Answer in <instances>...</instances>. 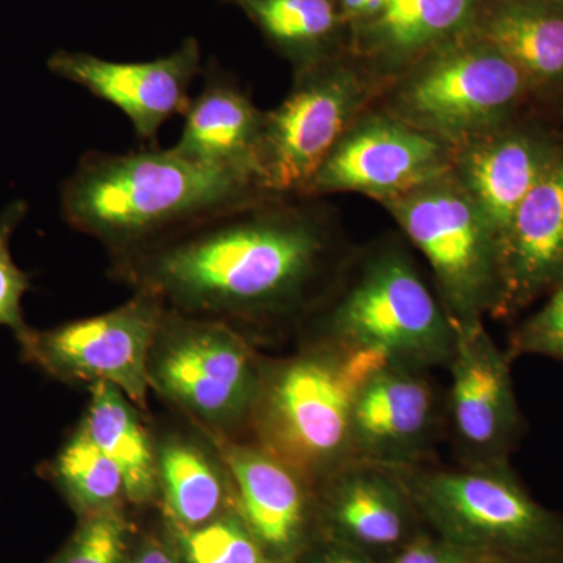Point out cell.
Listing matches in <instances>:
<instances>
[{"mask_svg":"<svg viewBox=\"0 0 563 563\" xmlns=\"http://www.w3.org/2000/svg\"><path fill=\"white\" fill-rule=\"evenodd\" d=\"M257 199L110 258L111 276L166 309L240 332L243 322L290 312L317 276L324 240L306 214Z\"/></svg>","mask_w":563,"mask_h":563,"instance_id":"obj_1","label":"cell"},{"mask_svg":"<svg viewBox=\"0 0 563 563\" xmlns=\"http://www.w3.org/2000/svg\"><path fill=\"white\" fill-rule=\"evenodd\" d=\"M272 192L247 177L184 157L174 147L110 154L88 151L63 181V220L110 258Z\"/></svg>","mask_w":563,"mask_h":563,"instance_id":"obj_2","label":"cell"},{"mask_svg":"<svg viewBox=\"0 0 563 563\" xmlns=\"http://www.w3.org/2000/svg\"><path fill=\"white\" fill-rule=\"evenodd\" d=\"M396 472L426 531L474 563H563V515L533 499L509 462Z\"/></svg>","mask_w":563,"mask_h":563,"instance_id":"obj_3","label":"cell"},{"mask_svg":"<svg viewBox=\"0 0 563 563\" xmlns=\"http://www.w3.org/2000/svg\"><path fill=\"white\" fill-rule=\"evenodd\" d=\"M387 361L332 342L265 363L252 415L255 443L317 485L352 461V409L363 380Z\"/></svg>","mask_w":563,"mask_h":563,"instance_id":"obj_4","label":"cell"},{"mask_svg":"<svg viewBox=\"0 0 563 563\" xmlns=\"http://www.w3.org/2000/svg\"><path fill=\"white\" fill-rule=\"evenodd\" d=\"M263 366L239 329L165 309L147 380L151 391L203 432L239 439L251 428Z\"/></svg>","mask_w":563,"mask_h":563,"instance_id":"obj_5","label":"cell"},{"mask_svg":"<svg viewBox=\"0 0 563 563\" xmlns=\"http://www.w3.org/2000/svg\"><path fill=\"white\" fill-rule=\"evenodd\" d=\"M329 333L328 342L422 372L450 363L457 328L409 263L385 258L333 310Z\"/></svg>","mask_w":563,"mask_h":563,"instance_id":"obj_6","label":"cell"},{"mask_svg":"<svg viewBox=\"0 0 563 563\" xmlns=\"http://www.w3.org/2000/svg\"><path fill=\"white\" fill-rule=\"evenodd\" d=\"M165 309L151 292L135 291L109 312L29 328L16 336L22 361L60 383L111 384L147 413V358Z\"/></svg>","mask_w":563,"mask_h":563,"instance_id":"obj_7","label":"cell"},{"mask_svg":"<svg viewBox=\"0 0 563 563\" xmlns=\"http://www.w3.org/2000/svg\"><path fill=\"white\" fill-rule=\"evenodd\" d=\"M402 228L442 285L455 325L479 324L504 298L498 243L468 198L450 190L420 192L396 207Z\"/></svg>","mask_w":563,"mask_h":563,"instance_id":"obj_8","label":"cell"},{"mask_svg":"<svg viewBox=\"0 0 563 563\" xmlns=\"http://www.w3.org/2000/svg\"><path fill=\"white\" fill-rule=\"evenodd\" d=\"M354 98L350 77L314 70L265 114L261 177L266 191H306L339 144Z\"/></svg>","mask_w":563,"mask_h":563,"instance_id":"obj_9","label":"cell"},{"mask_svg":"<svg viewBox=\"0 0 563 563\" xmlns=\"http://www.w3.org/2000/svg\"><path fill=\"white\" fill-rule=\"evenodd\" d=\"M207 435L231 472L239 512L269 561L295 562L320 537L313 484L258 443Z\"/></svg>","mask_w":563,"mask_h":563,"instance_id":"obj_10","label":"cell"},{"mask_svg":"<svg viewBox=\"0 0 563 563\" xmlns=\"http://www.w3.org/2000/svg\"><path fill=\"white\" fill-rule=\"evenodd\" d=\"M320 537L390 563L426 531L391 466L351 461L317 485Z\"/></svg>","mask_w":563,"mask_h":563,"instance_id":"obj_11","label":"cell"},{"mask_svg":"<svg viewBox=\"0 0 563 563\" xmlns=\"http://www.w3.org/2000/svg\"><path fill=\"white\" fill-rule=\"evenodd\" d=\"M451 357L450 413L463 451L472 463L509 462L523 417L515 395L510 357L483 324L455 325Z\"/></svg>","mask_w":563,"mask_h":563,"instance_id":"obj_12","label":"cell"},{"mask_svg":"<svg viewBox=\"0 0 563 563\" xmlns=\"http://www.w3.org/2000/svg\"><path fill=\"white\" fill-rule=\"evenodd\" d=\"M47 68L120 109L135 135L150 143L157 140L166 122L184 117L190 107V88L201 70V52L192 40L168 57L152 62H110L87 52L58 51Z\"/></svg>","mask_w":563,"mask_h":563,"instance_id":"obj_13","label":"cell"},{"mask_svg":"<svg viewBox=\"0 0 563 563\" xmlns=\"http://www.w3.org/2000/svg\"><path fill=\"white\" fill-rule=\"evenodd\" d=\"M435 428V399L421 369L385 362L358 388L352 409V461L418 465Z\"/></svg>","mask_w":563,"mask_h":563,"instance_id":"obj_14","label":"cell"},{"mask_svg":"<svg viewBox=\"0 0 563 563\" xmlns=\"http://www.w3.org/2000/svg\"><path fill=\"white\" fill-rule=\"evenodd\" d=\"M523 70L501 52L473 51L437 63L415 81L410 109L433 128L462 132L492 121L515 101Z\"/></svg>","mask_w":563,"mask_h":563,"instance_id":"obj_15","label":"cell"},{"mask_svg":"<svg viewBox=\"0 0 563 563\" xmlns=\"http://www.w3.org/2000/svg\"><path fill=\"white\" fill-rule=\"evenodd\" d=\"M435 141L390 122H374L340 141L306 191L354 190L395 195L439 172Z\"/></svg>","mask_w":563,"mask_h":563,"instance_id":"obj_16","label":"cell"},{"mask_svg":"<svg viewBox=\"0 0 563 563\" xmlns=\"http://www.w3.org/2000/svg\"><path fill=\"white\" fill-rule=\"evenodd\" d=\"M184 118L174 150L192 162L247 177L263 188L261 151L265 114L252 106L233 81L217 70H207L202 90L191 99Z\"/></svg>","mask_w":563,"mask_h":563,"instance_id":"obj_17","label":"cell"},{"mask_svg":"<svg viewBox=\"0 0 563 563\" xmlns=\"http://www.w3.org/2000/svg\"><path fill=\"white\" fill-rule=\"evenodd\" d=\"M155 440L158 503L169 528H198L239 510L231 472L202 429H168L155 433Z\"/></svg>","mask_w":563,"mask_h":563,"instance_id":"obj_18","label":"cell"},{"mask_svg":"<svg viewBox=\"0 0 563 563\" xmlns=\"http://www.w3.org/2000/svg\"><path fill=\"white\" fill-rule=\"evenodd\" d=\"M504 298L525 301L563 277V161L544 166L499 243Z\"/></svg>","mask_w":563,"mask_h":563,"instance_id":"obj_19","label":"cell"},{"mask_svg":"<svg viewBox=\"0 0 563 563\" xmlns=\"http://www.w3.org/2000/svg\"><path fill=\"white\" fill-rule=\"evenodd\" d=\"M80 422L95 443L117 463L133 506L158 503L157 440L143 410L111 384L90 385Z\"/></svg>","mask_w":563,"mask_h":563,"instance_id":"obj_20","label":"cell"},{"mask_svg":"<svg viewBox=\"0 0 563 563\" xmlns=\"http://www.w3.org/2000/svg\"><path fill=\"white\" fill-rule=\"evenodd\" d=\"M544 166L539 151L525 139L496 141L474 152L466 162L474 206L495 235L498 250Z\"/></svg>","mask_w":563,"mask_h":563,"instance_id":"obj_21","label":"cell"},{"mask_svg":"<svg viewBox=\"0 0 563 563\" xmlns=\"http://www.w3.org/2000/svg\"><path fill=\"white\" fill-rule=\"evenodd\" d=\"M496 51L540 79L563 76L562 7L543 0L507 3L488 24Z\"/></svg>","mask_w":563,"mask_h":563,"instance_id":"obj_22","label":"cell"},{"mask_svg":"<svg viewBox=\"0 0 563 563\" xmlns=\"http://www.w3.org/2000/svg\"><path fill=\"white\" fill-rule=\"evenodd\" d=\"M44 468L47 479L79 517L121 509L129 504L121 470L95 443L81 422Z\"/></svg>","mask_w":563,"mask_h":563,"instance_id":"obj_23","label":"cell"},{"mask_svg":"<svg viewBox=\"0 0 563 563\" xmlns=\"http://www.w3.org/2000/svg\"><path fill=\"white\" fill-rule=\"evenodd\" d=\"M168 532L181 563H273L239 510H231L198 528L168 526Z\"/></svg>","mask_w":563,"mask_h":563,"instance_id":"obj_24","label":"cell"},{"mask_svg":"<svg viewBox=\"0 0 563 563\" xmlns=\"http://www.w3.org/2000/svg\"><path fill=\"white\" fill-rule=\"evenodd\" d=\"M474 0H387L384 36L402 51L418 49L455 31L468 18Z\"/></svg>","mask_w":563,"mask_h":563,"instance_id":"obj_25","label":"cell"},{"mask_svg":"<svg viewBox=\"0 0 563 563\" xmlns=\"http://www.w3.org/2000/svg\"><path fill=\"white\" fill-rule=\"evenodd\" d=\"M263 31L285 46H306L332 31L331 0H246Z\"/></svg>","mask_w":563,"mask_h":563,"instance_id":"obj_26","label":"cell"},{"mask_svg":"<svg viewBox=\"0 0 563 563\" xmlns=\"http://www.w3.org/2000/svg\"><path fill=\"white\" fill-rule=\"evenodd\" d=\"M132 528L121 509L79 517L76 531L49 563H125Z\"/></svg>","mask_w":563,"mask_h":563,"instance_id":"obj_27","label":"cell"},{"mask_svg":"<svg viewBox=\"0 0 563 563\" xmlns=\"http://www.w3.org/2000/svg\"><path fill=\"white\" fill-rule=\"evenodd\" d=\"M27 214V202L9 203L0 213V325L9 328L14 339L27 331L22 299L32 288L31 274L22 272L13 261L10 243L18 225Z\"/></svg>","mask_w":563,"mask_h":563,"instance_id":"obj_28","label":"cell"},{"mask_svg":"<svg viewBox=\"0 0 563 563\" xmlns=\"http://www.w3.org/2000/svg\"><path fill=\"white\" fill-rule=\"evenodd\" d=\"M507 355L510 361L520 355H540L563 362V277L547 306L515 333Z\"/></svg>","mask_w":563,"mask_h":563,"instance_id":"obj_29","label":"cell"},{"mask_svg":"<svg viewBox=\"0 0 563 563\" xmlns=\"http://www.w3.org/2000/svg\"><path fill=\"white\" fill-rule=\"evenodd\" d=\"M390 563H474L465 554L437 539L431 532L422 531L412 542L395 555Z\"/></svg>","mask_w":563,"mask_h":563,"instance_id":"obj_30","label":"cell"},{"mask_svg":"<svg viewBox=\"0 0 563 563\" xmlns=\"http://www.w3.org/2000/svg\"><path fill=\"white\" fill-rule=\"evenodd\" d=\"M292 563H385L379 559L346 547V544L332 542V540L318 537L317 540Z\"/></svg>","mask_w":563,"mask_h":563,"instance_id":"obj_31","label":"cell"},{"mask_svg":"<svg viewBox=\"0 0 563 563\" xmlns=\"http://www.w3.org/2000/svg\"><path fill=\"white\" fill-rule=\"evenodd\" d=\"M125 563H181L176 547H174L172 536L143 537L139 543L132 544L131 553Z\"/></svg>","mask_w":563,"mask_h":563,"instance_id":"obj_32","label":"cell"},{"mask_svg":"<svg viewBox=\"0 0 563 563\" xmlns=\"http://www.w3.org/2000/svg\"><path fill=\"white\" fill-rule=\"evenodd\" d=\"M343 3L352 13L374 14L383 13L387 0H343Z\"/></svg>","mask_w":563,"mask_h":563,"instance_id":"obj_33","label":"cell"},{"mask_svg":"<svg viewBox=\"0 0 563 563\" xmlns=\"http://www.w3.org/2000/svg\"><path fill=\"white\" fill-rule=\"evenodd\" d=\"M543 2L553 3V5L562 7L563 9V0H543Z\"/></svg>","mask_w":563,"mask_h":563,"instance_id":"obj_34","label":"cell"}]
</instances>
